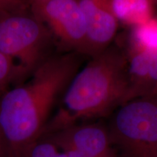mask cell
<instances>
[{"instance_id": "6da1fadb", "label": "cell", "mask_w": 157, "mask_h": 157, "mask_svg": "<svg viewBox=\"0 0 157 157\" xmlns=\"http://www.w3.org/2000/svg\"><path fill=\"white\" fill-rule=\"evenodd\" d=\"M80 54L47 58L30 80L7 90L0 98V130L10 157L42 136L58 99L81 66Z\"/></svg>"}, {"instance_id": "7a4b0ae2", "label": "cell", "mask_w": 157, "mask_h": 157, "mask_svg": "<svg viewBox=\"0 0 157 157\" xmlns=\"http://www.w3.org/2000/svg\"><path fill=\"white\" fill-rule=\"evenodd\" d=\"M128 87L124 50L121 44H111L78 71L41 137L106 117L126 102Z\"/></svg>"}, {"instance_id": "3957f363", "label": "cell", "mask_w": 157, "mask_h": 157, "mask_svg": "<svg viewBox=\"0 0 157 157\" xmlns=\"http://www.w3.org/2000/svg\"><path fill=\"white\" fill-rule=\"evenodd\" d=\"M108 129L119 157H157V95L123 103Z\"/></svg>"}, {"instance_id": "277c9868", "label": "cell", "mask_w": 157, "mask_h": 157, "mask_svg": "<svg viewBox=\"0 0 157 157\" xmlns=\"http://www.w3.org/2000/svg\"><path fill=\"white\" fill-rule=\"evenodd\" d=\"M52 38L48 27L30 10L0 14V52L28 74L47 58Z\"/></svg>"}, {"instance_id": "5b68a950", "label": "cell", "mask_w": 157, "mask_h": 157, "mask_svg": "<svg viewBox=\"0 0 157 157\" xmlns=\"http://www.w3.org/2000/svg\"><path fill=\"white\" fill-rule=\"evenodd\" d=\"M121 45L127 60L129 87L126 102L157 95L156 15L130 28Z\"/></svg>"}, {"instance_id": "8992f818", "label": "cell", "mask_w": 157, "mask_h": 157, "mask_svg": "<svg viewBox=\"0 0 157 157\" xmlns=\"http://www.w3.org/2000/svg\"><path fill=\"white\" fill-rule=\"evenodd\" d=\"M30 10L65 48L87 56L86 21L78 0H43L30 3Z\"/></svg>"}, {"instance_id": "52a82bcc", "label": "cell", "mask_w": 157, "mask_h": 157, "mask_svg": "<svg viewBox=\"0 0 157 157\" xmlns=\"http://www.w3.org/2000/svg\"><path fill=\"white\" fill-rule=\"evenodd\" d=\"M40 138L50 141L60 150L72 149L87 157H119L108 127L100 123L78 124Z\"/></svg>"}, {"instance_id": "ba28073f", "label": "cell", "mask_w": 157, "mask_h": 157, "mask_svg": "<svg viewBox=\"0 0 157 157\" xmlns=\"http://www.w3.org/2000/svg\"><path fill=\"white\" fill-rule=\"evenodd\" d=\"M86 21L87 56L103 52L112 44L119 23L113 10V0H78Z\"/></svg>"}, {"instance_id": "9c48e42d", "label": "cell", "mask_w": 157, "mask_h": 157, "mask_svg": "<svg viewBox=\"0 0 157 157\" xmlns=\"http://www.w3.org/2000/svg\"><path fill=\"white\" fill-rule=\"evenodd\" d=\"M155 7L151 0H113V10L119 23L130 28L154 17Z\"/></svg>"}, {"instance_id": "30bf717a", "label": "cell", "mask_w": 157, "mask_h": 157, "mask_svg": "<svg viewBox=\"0 0 157 157\" xmlns=\"http://www.w3.org/2000/svg\"><path fill=\"white\" fill-rule=\"evenodd\" d=\"M28 75L18 64L0 52V94L3 95L13 83H17Z\"/></svg>"}, {"instance_id": "8fae6325", "label": "cell", "mask_w": 157, "mask_h": 157, "mask_svg": "<svg viewBox=\"0 0 157 157\" xmlns=\"http://www.w3.org/2000/svg\"><path fill=\"white\" fill-rule=\"evenodd\" d=\"M18 157H67L65 152L44 138H39L23 149Z\"/></svg>"}, {"instance_id": "7c38bea8", "label": "cell", "mask_w": 157, "mask_h": 157, "mask_svg": "<svg viewBox=\"0 0 157 157\" xmlns=\"http://www.w3.org/2000/svg\"><path fill=\"white\" fill-rule=\"evenodd\" d=\"M29 10H30V3L27 0H0V14Z\"/></svg>"}, {"instance_id": "4fadbf2b", "label": "cell", "mask_w": 157, "mask_h": 157, "mask_svg": "<svg viewBox=\"0 0 157 157\" xmlns=\"http://www.w3.org/2000/svg\"><path fill=\"white\" fill-rule=\"evenodd\" d=\"M29 2V3L31 2H39V1H43V0H27Z\"/></svg>"}, {"instance_id": "5bb4252c", "label": "cell", "mask_w": 157, "mask_h": 157, "mask_svg": "<svg viewBox=\"0 0 157 157\" xmlns=\"http://www.w3.org/2000/svg\"><path fill=\"white\" fill-rule=\"evenodd\" d=\"M151 1L153 2H154L155 6H156V7H157V0H151Z\"/></svg>"}, {"instance_id": "9a60e30c", "label": "cell", "mask_w": 157, "mask_h": 157, "mask_svg": "<svg viewBox=\"0 0 157 157\" xmlns=\"http://www.w3.org/2000/svg\"><path fill=\"white\" fill-rule=\"evenodd\" d=\"M2 138H4V137L2 136V134L1 132V130H0V139H2Z\"/></svg>"}]
</instances>
